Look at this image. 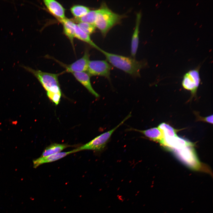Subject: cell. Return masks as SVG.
Returning <instances> with one entry per match:
<instances>
[{
	"mask_svg": "<svg viewBox=\"0 0 213 213\" xmlns=\"http://www.w3.org/2000/svg\"><path fill=\"white\" fill-rule=\"evenodd\" d=\"M43 2L49 12L59 22L66 18L65 9L59 2L54 0H44Z\"/></svg>",
	"mask_w": 213,
	"mask_h": 213,
	"instance_id": "obj_9",
	"label": "cell"
},
{
	"mask_svg": "<svg viewBox=\"0 0 213 213\" xmlns=\"http://www.w3.org/2000/svg\"><path fill=\"white\" fill-rule=\"evenodd\" d=\"M75 78L80 82L92 94L96 97H99V94L94 90L92 86L90 75L85 72H77L72 73Z\"/></svg>",
	"mask_w": 213,
	"mask_h": 213,
	"instance_id": "obj_13",
	"label": "cell"
},
{
	"mask_svg": "<svg viewBox=\"0 0 213 213\" xmlns=\"http://www.w3.org/2000/svg\"><path fill=\"white\" fill-rule=\"evenodd\" d=\"M71 146L65 144L54 143L49 145L43 150L41 156H45L60 152L64 149Z\"/></svg>",
	"mask_w": 213,
	"mask_h": 213,
	"instance_id": "obj_17",
	"label": "cell"
},
{
	"mask_svg": "<svg viewBox=\"0 0 213 213\" xmlns=\"http://www.w3.org/2000/svg\"><path fill=\"white\" fill-rule=\"evenodd\" d=\"M125 17L113 12L103 3L98 9L94 25L105 36L112 27L120 22Z\"/></svg>",
	"mask_w": 213,
	"mask_h": 213,
	"instance_id": "obj_2",
	"label": "cell"
},
{
	"mask_svg": "<svg viewBox=\"0 0 213 213\" xmlns=\"http://www.w3.org/2000/svg\"><path fill=\"white\" fill-rule=\"evenodd\" d=\"M75 38L84 42L90 45L93 47L98 50L100 49L91 40L90 35L82 31L78 27L77 24H75Z\"/></svg>",
	"mask_w": 213,
	"mask_h": 213,
	"instance_id": "obj_16",
	"label": "cell"
},
{
	"mask_svg": "<svg viewBox=\"0 0 213 213\" xmlns=\"http://www.w3.org/2000/svg\"><path fill=\"white\" fill-rule=\"evenodd\" d=\"M98 9L90 10L86 14L79 18H75L78 23L82 22L89 23L94 25V22ZM95 26V25H94Z\"/></svg>",
	"mask_w": 213,
	"mask_h": 213,
	"instance_id": "obj_19",
	"label": "cell"
},
{
	"mask_svg": "<svg viewBox=\"0 0 213 213\" xmlns=\"http://www.w3.org/2000/svg\"><path fill=\"white\" fill-rule=\"evenodd\" d=\"M90 10L87 7L80 5H75L70 9L71 13L75 18L81 17L86 14Z\"/></svg>",
	"mask_w": 213,
	"mask_h": 213,
	"instance_id": "obj_18",
	"label": "cell"
},
{
	"mask_svg": "<svg viewBox=\"0 0 213 213\" xmlns=\"http://www.w3.org/2000/svg\"><path fill=\"white\" fill-rule=\"evenodd\" d=\"M199 66L190 70L183 75L182 82L183 88L189 91L191 98L196 96L198 88L201 81L199 74Z\"/></svg>",
	"mask_w": 213,
	"mask_h": 213,
	"instance_id": "obj_6",
	"label": "cell"
},
{
	"mask_svg": "<svg viewBox=\"0 0 213 213\" xmlns=\"http://www.w3.org/2000/svg\"><path fill=\"white\" fill-rule=\"evenodd\" d=\"M130 130L139 132L144 135L149 139L159 143L163 145L164 138L161 130L157 128H153L146 130H140L131 128Z\"/></svg>",
	"mask_w": 213,
	"mask_h": 213,
	"instance_id": "obj_12",
	"label": "cell"
},
{
	"mask_svg": "<svg viewBox=\"0 0 213 213\" xmlns=\"http://www.w3.org/2000/svg\"><path fill=\"white\" fill-rule=\"evenodd\" d=\"M78 151L77 148L67 152H60L46 156H40V157L33 160V167L36 168L42 164L56 161L68 155Z\"/></svg>",
	"mask_w": 213,
	"mask_h": 213,
	"instance_id": "obj_10",
	"label": "cell"
},
{
	"mask_svg": "<svg viewBox=\"0 0 213 213\" xmlns=\"http://www.w3.org/2000/svg\"><path fill=\"white\" fill-rule=\"evenodd\" d=\"M89 58L90 54L88 50L87 49L82 57L70 64H65L57 60H54L65 69V71L72 73L87 71L90 61Z\"/></svg>",
	"mask_w": 213,
	"mask_h": 213,
	"instance_id": "obj_8",
	"label": "cell"
},
{
	"mask_svg": "<svg viewBox=\"0 0 213 213\" xmlns=\"http://www.w3.org/2000/svg\"><path fill=\"white\" fill-rule=\"evenodd\" d=\"M77 24L82 31L89 35L93 33L96 28L94 25L88 23L80 22Z\"/></svg>",
	"mask_w": 213,
	"mask_h": 213,
	"instance_id": "obj_21",
	"label": "cell"
},
{
	"mask_svg": "<svg viewBox=\"0 0 213 213\" xmlns=\"http://www.w3.org/2000/svg\"><path fill=\"white\" fill-rule=\"evenodd\" d=\"M22 67L37 79L46 91L47 95L51 94H62L58 80V77L60 73H50L39 70H34L28 67Z\"/></svg>",
	"mask_w": 213,
	"mask_h": 213,
	"instance_id": "obj_3",
	"label": "cell"
},
{
	"mask_svg": "<svg viewBox=\"0 0 213 213\" xmlns=\"http://www.w3.org/2000/svg\"><path fill=\"white\" fill-rule=\"evenodd\" d=\"M60 22L62 24L64 34L69 39L73 47H74V39L75 38V23L71 20L67 18Z\"/></svg>",
	"mask_w": 213,
	"mask_h": 213,
	"instance_id": "obj_15",
	"label": "cell"
},
{
	"mask_svg": "<svg viewBox=\"0 0 213 213\" xmlns=\"http://www.w3.org/2000/svg\"><path fill=\"white\" fill-rule=\"evenodd\" d=\"M112 67L106 61L90 60L87 72L90 76H100L110 78Z\"/></svg>",
	"mask_w": 213,
	"mask_h": 213,
	"instance_id": "obj_7",
	"label": "cell"
},
{
	"mask_svg": "<svg viewBox=\"0 0 213 213\" xmlns=\"http://www.w3.org/2000/svg\"><path fill=\"white\" fill-rule=\"evenodd\" d=\"M164 144L163 145L167 148L180 149L187 146H193L192 143L178 137H164Z\"/></svg>",
	"mask_w": 213,
	"mask_h": 213,
	"instance_id": "obj_11",
	"label": "cell"
},
{
	"mask_svg": "<svg viewBox=\"0 0 213 213\" xmlns=\"http://www.w3.org/2000/svg\"><path fill=\"white\" fill-rule=\"evenodd\" d=\"M193 146H187L180 149L167 148L174 153L183 163L192 170H201V164L199 161Z\"/></svg>",
	"mask_w": 213,
	"mask_h": 213,
	"instance_id": "obj_5",
	"label": "cell"
},
{
	"mask_svg": "<svg viewBox=\"0 0 213 213\" xmlns=\"http://www.w3.org/2000/svg\"><path fill=\"white\" fill-rule=\"evenodd\" d=\"M99 51L113 66L135 77L140 76V70L146 65L144 61H138L132 58L109 53L101 49Z\"/></svg>",
	"mask_w": 213,
	"mask_h": 213,
	"instance_id": "obj_1",
	"label": "cell"
},
{
	"mask_svg": "<svg viewBox=\"0 0 213 213\" xmlns=\"http://www.w3.org/2000/svg\"><path fill=\"white\" fill-rule=\"evenodd\" d=\"M131 116L129 114L120 123L112 129L96 136L88 143L77 148L78 151L84 150L101 151L105 147L113 133Z\"/></svg>",
	"mask_w": 213,
	"mask_h": 213,
	"instance_id": "obj_4",
	"label": "cell"
},
{
	"mask_svg": "<svg viewBox=\"0 0 213 213\" xmlns=\"http://www.w3.org/2000/svg\"><path fill=\"white\" fill-rule=\"evenodd\" d=\"M158 128L161 131L164 138L172 137L177 135L175 130L166 123L162 122L160 123Z\"/></svg>",
	"mask_w": 213,
	"mask_h": 213,
	"instance_id": "obj_20",
	"label": "cell"
},
{
	"mask_svg": "<svg viewBox=\"0 0 213 213\" xmlns=\"http://www.w3.org/2000/svg\"><path fill=\"white\" fill-rule=\"evenodd\" d=\"M194 113L196 117L197 121H201L213 124V115H209L206 117H202L200 116L198 112H194Z\"/></svg>",
	"mask_w": 213,
	"mask_h": 213,
	"instance_id": "obj_22",
	"label": "cell"
},
{
	"mask_svg": "<svg viewBox=\"0 0 213 213\" xmlns=\"http://www.w3.org/2000/svg\"><path fill=\"white\" fill-rule=\"evenodd\" d=\"M141 18L140 12L136 14L135 27L132 37L131 44V54L133 58L136 54L139 43V28Z\"/></svg>",
	"mask_w": 213,
	"mask_h": 213,
	"instance_id": "obj_14",
	"label": "cell"
}]
</instances>
